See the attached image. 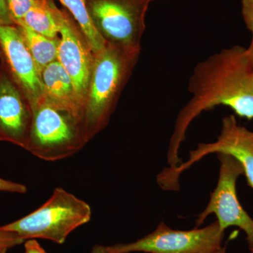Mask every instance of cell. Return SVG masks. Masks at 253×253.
I'll return each instance as SVG.
<instances>
[{
	"label": "cell",
	"mask_w": 253,
	"mask_h": 253,
	"mask_svg": "<svg viewBox=\"0 0 253 253\" xmlns=\"http://www.w3.org/2000/svg\"><path fill=\"white\" fill-rule=\"evenodd\" d=\"M26 150L46 161L69 158L88 142L84 123L72 114L43 101L32 109Z\"/></svg>",
	"instance_id": "4"
},
{
	"label": "cell",
	"mask_w": 253,
	"mask_h": 253,
	"mask_svg": "<svg viewBox=\"0 0 253 253\" xmlns=\"http://www.w3.org/2000/svg\"><path fill=\"white\" fill-rule=\"evenodd\" d=\"M66 12L58 9L52 0H38L21 22L32 31L49 38H59Z\"/></svg>",
	"instance_id": "13"
},
{
	"label": "cell",
	"mask_w": 253,
	"mask_h": 253,
	"mask_svg": "<svg viewBox=\"0 0 253 253\" xmlns=\"http://www.w3.org/2000/svg\"><path fill=\"white\" fill-rule=\"evenodd\" d=\"M29 101L7 71L0 66V141L26 149L32 123Z\"/></svg>",
	"instance_id": "11"
},
{
	"label": "cell",
	"mask_w": 253,
	"mask_h": 253,
	"mask_svg": "<svg viewBox=\"0 0 253 253\" xmlns=\"http://www.w3.org/2000/svg\"><path fill=\"white\" fill-rule=\"evenodd\" d=\"M16 26L19 28L26 46L36 63L37 69L41 75L43 70L48 65L57 61L60 39L47 38L23 25Z\"/></svg>",
	"instance_id": "14"
},
{
	"label": "cell",
	"mask_w": 253,
	"mask_h": 253,
	"mask_svg": "<svg viewBox=\"0 0 253 253\" xmlns=\"http://www.w3.org/2000/svg\"><path fill=\"white\" fill-rule=\"evenodd\" d=\"M219 153L231 155L239 161L244 168L248 185L253 189V131L240 126L234 115L223 118L217 140L198 145L196 149L190 151L185 163L174 169H165L164 179L170 185L179 186L181 173L208 155Z\"/></svg>",
	"instance_id": "8"
},
{
	"label": "cell",
	"mask_w": 253,
	"mask_h": 253,
	"mask_svg": "<svg viewBox=\"0 0 253 253\" xmlns=\"http://www.w3.org/2000/svg\"><path fill=\"white\" fill-rule=\"evenodd\" d=\"M25 253H48L36 239H28L24 244Z\"/></svg>",
	"instance_id": "21"
},
{
	"label": "cell",
	"mask_w": 253,
	"mask_h": 253,
	"mask_svg": "<svg viewBox=\"0 0 253 253\" xmlns=\"http://www.w3.org/2000/svg\"><path fill=\"white\" fill-rule=\"evenodd\" d=\"M224 231L217 221L204 228L174 230L161 221L152 233L128 244L104 246L105 253H210L222 246Z\"/></svg>",
	"instance_id": "6"
},
{
	"label": "cell",
	"mask_w": 253,
	"mask_h": 253,
	"mask_svg": "<svg viewBox=\"0 0 253 253\" xmlns=\"http://www.w3.org/2000/svg\"><path fill=\"white\" fill-rule=\"evenodd\" d=\"M41 76L46 101L83 121V108L73 82L59 61H55L48 65Z\"/></svg>",
	"instance_id": "12"
},
{
	"label": "cell",
	"mask_w": 253,
	"mask_h": 253,
	"mask_svg": "<svg viewBox=\"0 0 253 253\" xmlns=\"http://www.w3.org/2000/svg\"><path fill=\"white\" fill-rule=\"evenodd\" d=\"M38 0H6L8 10L15 25L21 22Z\"/></svg>",
	"instance_id": "16"
},
{
	"label": "cell",
	"mask_w": 253,
	"mask_h": 253,
	"mask_svg": "<svg viewBox=\"0 0 253 253\" xmlns=\"http://www.w3.org/2000/svg\"><path fill=\"white\" fill-rule=\"evenodd\" d=\"M191 98L176 118L168 151V169L181 164L180 146L191 123L217 106L230 108L239 117L253 120V63L246 48L221 50L196 65L189 82Z\"/></svg>",
	"instance_id": "1"
},
{
	"label": "cell",
	"mask_w": 253,
	"mask_h": 253,
	"mask_svg": "<svg viewBox=\"0 0 253 253\" xmlns=\"http://www.w3.org/2000/svg\"><path fill=\"white\" fill-rule=\"evenodd\" d=\"M8 249H0V253H7Z\"/></svg>",
	"instance_id": "25"
},
{
	"label": "cell",
	"mask_w": 253,
	"mask_h": 253,
	"mask_svg": "<svg viewBox=\"0 0 253 253\" xmlns=\"http://www.w3.org/2000/svg\"><path fill=\"white\" fill-rule=\"evenodd\" d=\"M0 24L15 25L10 16L6 0H0Z\"/></svg>",
	"instance_id": "20"
},
{
	"label": "cell",
	"mask_w": 253,
	"mask_h": 253,
	"mask_svg": "<svg viewBox=\"0 0 253 253\" xmlns=\"http://www.w3.org/2000/svg\"><path fill=\"white\" fill-rule=\"evenodd\" d=\"M241 11L246 27L252 34L250 46H253V0H241Z\"/></svg>",
	"instance_id": "18"
},
{
	"label": "cell",
	"mask_w": 253,
	"mask_h": 253,
	"mask_svg": "<svg viewBox=\"0 0 253 253\" xmlns=\"http://www.w3.org/2000/svg\"><path fill=\"white\" fill-rule=\"evenodd\" d=\"M0 56L1 66L27 98L31 109L45 101L41 75L16 25L0 24Z\"/></svg>",
	"instance_id": "9"
},
{
	"label": "cell",
	"mask_w": 253,
	"mask_h": 253,
	"mask_svg": "<svg viewBox=\"0 0 253 253\" xmlns=\"http://www.w3.org/2000/svg\"><path fill=\"white\" fill-rule=\"evenodd\" d=\"M91 253H105L104 246H95Z\"/></svg>",
	"instance_id": "22"
},
{
	"label": "cell",
	"mask_w": 253,
	"mask_h": 253,
	"mask_svg": "<svg viewBox=\"0 0 253 253\" xmlns=\"http://www.w3.org/2000/svg\"><path fill=\"white\" fill-rule=\"evenodd\" d=\"M151 0H86L91 20L106 44L141 51Z\"/></svg>",
	"instance_id": "5"
},
{
	"label": "cell",
	"mask_w": 253,
	"mask_h": 253,
	"mask_svg": "<svg viewBox=\"0 0 253 253\" xmlns=\"http://www.w3.org/2000/svg\"><path fill=\"white\" fill-rule=\"evenodd\" d=\"M151 1H154V0H151Z\"/></svg>",
	"instance_id": "26"
},
{
	"label": "cell",
	"mask_w": 253,
	"mask_h": 253,
	"mask_svg": "<svg viewBox=\"0 0 253 253\" xmlns=\"http://www.w3.org/2000/svg\"><path fill=\"white\" fill-rule=\"evenodd\" d=\"M247 49L248 51H249L250 57H251V61H252L253 63V46H249Z\"/></svg>",
	"instance_id": "24"
},
{
	"label": "cell",
	"mask_w": 253,
	"mask_h": 253,
	"mask_svg": "<svg viewBox=\"0 0 253 253\" xmlns=\"http://www.w3.org/2000/svg\"><path fill=\"white\" fill-rule=\"evenodd\" d=\"M210 253H226V246H221L220 249L216 250V251H212V252Z\"/></svg>",
	"instance_id": "23"
},
{
	"label": "cell",
	"mask_w": 253,
	"mask_h": 253,
	"mask_svg": "<svg viewBox=\"0 0 253 253\" xmlns=\"http://www.w3.org/2000/svg\"><path fill=\"white\" fill-rule=\"evenodd\" d=\"M57 61L69 75L84 116V106L94 63V54L77 23L65 14L60 32Z\"/></svg>",
	"instance_id": "10"
},
{
	"label": "cell",
	"mask_w": 253,
	"mask_h": 253,
	"mask_svg": "<svg viewBox=\"0 0 253 253\" xmlns=\"http://www.w3.org/2000/svg\"><path fill=\"white\" fill-rule=\"evenodd\" d=\"M91 217L89 204L58 187L41 207L0 228L17 234L25 241L46 239L61 245L73 231L89 222Z\"/></svg>",
	"instance_id": "3"
},
{
	"label": "cell",
	"mask_w": 253,
	"mask_h": 253,
	"mask_svg": "<svg viewBox=\"0 0 253 253\" xmlns=\"http://www.w3.org/2000/svg\"><path fill=\"white\" fill-rule=\"evenodd\" d=\"M27 191V187L23 184L0 178V191L16 193V194H26Z\"/></svg>",
	"instance_id": "19"
},
{
	"label": "cell",
	"mask_w": 253,
	"mask_h": 253,
	"mask_svg": "<svg viewBox=\"0 0 253 253\" xmlns=\"http://www.w3.org/2000/svg\"><path fill=\"white\" fill-rule=\"evenodd\" d=\"M72 14L76 23L81 28L83 35L94 54L99 52L106 45V42L99 34L86 6V0H59Z\"/></svg>",
	"instance_id": "15"
},
{
	"label": "cell",
	"mask_w": 253,
	"mask_h": 253,
	"mask_svg": "<svg viewBox=\"0 0 253 253\" xmlns=\"http://www.w3.org/2000/svg\"><path fill=\"white\" fill-rule=\"evenodd\" d=\"M24 242L25 240L18 236L17 234L0 228V249H9Z\"/></svg>",
	"instance_id": "17"
},
{
	"label": "cell",
	"mask_w": 253,
	"mask_h": 253,
	"mask_svg": "<svg viewBox=\"0 0 253 253\" xmlns=\"http://www.w3.org/2000/svg\"><path fill=\"white\" fill-rule=\"evenodd\" d=\"M217 154L220 163L217 184L211 193L207 206L198 216L196 227L204 224L208 216L214 214L223 231L236 226L244 231L251 251L253 249V219L241 206L236 189L238 179L244 175V168L231 155Z\"/></svg>",
	"instance_id": "7"
},
{
	"label": "cell",
	"mask_w": 253,
	"mask_h": 253,
	"mask_svg": "<svg viewBox=\"0 0 253 253\" xmlns=\"http://www.w3.org/2000/svg\"><path fill=\"white\" fill-rule=\"evenodd\" d=\"M140 51L106 44L94 54L83 116L88 141L107 126Z\"/></svg>",
	"instance_id": "2"
}]
</instances>
